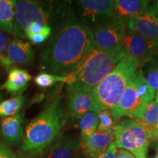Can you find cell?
<instances>
[{
    "label": "cell",
    "mask_w": 158,
    "mask_h": 158,
    "mask_svg": "<svg viewBox=\"0 0 158 158\" xmlns=\"http://www.w3.org/2000/svg\"><path fill=\"white\" fill-rule=\"evenodd\" d=\"M70 15L56 26L40 56L38 68L43 72L68 76L94 46L92 30Z\"/></svg>",
    "instance_id": "1"
},
{
    "label": "cell",
    "mask_w": 158,
    "mask_h": 158,
    "mask_svg": "<svg viewBox=\"0 0 158 158\" xmlns=\"http://www.w3.org/2000/svg\"><path fill=\"white\" fill-rule=\"evenodd\" d=\"M126 56L122 46L114 51H105L94 45L73 72L64 77L68 91H92Z\"/></svg>",
    "instance_id": "2"
},
{
    "label": "cell",
    "mask_w": 158,
    "mask_h": 158,
    "mask_svg": "<svg viewBox=\"0 0 158 158\" xmlns=\"http://www.w3.org/2000/svg\"><path fill=\"white\" fill-rule=\"evenodd\" d=\"M64 123V111L59 99L55 98L27 124L20 152H45L58 137Z\"/></svg>",
    "instance_id": "3"
},
{
    "label": "cell",
    "mask_w": 158,
    "mask_h": 158,
    "mask_svg": "<svg viewBox=\"0 0 158 158\" xmlns=\"http://www.w3.org/2000/svg\"><path fill=\"white\" fill-rule=\"evenodd\" d=\"M140 68L137 61L127 55L114 70L92 89L99 112L103 110H112L117 106L130 81Z\"/></svg>",
    "instance_id": "4"
},
{
    "label": "cell",
    "mask_w": 158,
    "mask_h": 158,
    "mask_svg": "<svg viewBox=\"0 0 158 158\" xmlns=\"http://www.w3.org/2000/svg\"><path fill=\"white\" fill-rule=\"evenodd\" d=\"M69 14L62 3L54 1L19 0L15 7V24L13 35L24 38V29L31 22L52 27Z\"/></svg>",
    "instance_id": "5"
},
{
    "label": "cell",
    "mask_w": 158,
    "mask_h": 158,
    "mask_svg": "<svg viewBox=\"0 0 158 158\" xmlns=\"http://www.w3.org/2000/svg\"><path fill=\"white\" fill-rule=\"evenodd\" d=\"M116 147L129 151L135 158H147L153 127L134 118H127L113 127Z\"/></svg>",
    "instance_id": "6"
},
{
    "label": "cell",
    "mask_w": 158,
    "mask_h": 158,
    "mask_svg": "<svg viewBox=\"0 0 158 158\" xmlns=\"http://www.w3.org/2000/svg\"><path fill=\"white\" fill-rule=\"evenodd\" d=\"M155 90L148 85L143 70L138 69L120 100L111 110L114 122L122 117L137 119L148 102L154 100Z\"/></svg>",
    "instance_id": "7"
},
{
    "label": "cell",
    "mask_w": 158,
    "mask_h": 158,
    "mask_svg": "<svg viewBox=\"0 0 158 158\" xmlns=\"http://www.w3.org/2000/svg\"><path fill=\"white\" fill-rule=\"evenodd\" d=\"M76 4L81 22L90 29L111 20L114 1L78 0Z\"/></svg>",
    "instance_id": "8"
},
{
    "label": "cell",
    "mask_w": 158,
    "mask_h": 158,
    "mask_svg": "<svg viewBox=\"0 0 158 158\" xmlns=\"http://www.w3.org/2000/svg\"><path fill=\"white\" fill-rule=\"evenodd\" d=\"M122 46L127 56H131L140 68L158 55V43L150 40L127 29L122 40Z\"/></svg>",
    "instance_id": "9"
},
{
    "label": "cell",
    "mask_w": 158,
    "mask_h": 158,
    "mask_svg": "<svg viewBox=\"0 0 158 158\" xmlns=\"http://www.w3.org/2000/svg\"><path fill=\"white\" fill-rule=\"evenodd\" d=\"M127 29L126 23L110 20L92 29L94 45L105 51H111L122 47V40Z\"/></svg>",
    "instance_id": "10"
},
{
    "label": "cell",
    "mask_w": 158,
    "mask_h": 158,
    "mask_svg": "<svg viewBox=\"0 0 158 158\" xmlns=\"http://www.w3.org/2000/svg\"><path fill=\"white\" fill-rule=\"evenodd\" d=\"M68 113L75 118L80 119L89 112L95 110L98 108L92 94V90H70L68 91Z\"/></svg>",
    "instance_id": "11"
},
{
    "label": "cell",
    "mask_w": 158,
    "mask_h": 158,
    "mask_svg": "<svg viewBox=\"0 0 158 158\" xmlns=\"http://www.w3.org/2000/svg\"><path fill=\"white\" fill-rule=\"evenodd\" d=\"M150 2L146 0H115L111 20L127 25L130 19L147 11Z\"/></svg>",
    "instance_id": "12"
},
{
    "label": "cell",
    "mask_w": 158,
    "mask_h": 158,
    "mask_svg": "<svg viewBox=\"0 0 158 158\" xmlns=\"http://www.w3.org/2000/svg\"><path fill=\"white\" fill-rule=\"evenodd\" d=\"M114 141L113 128L106 132L96 131L88 137L81 138V149L89 158H98Z\"/></svg>",
    "instance_id": "13"
},
{
    "label": "cell",
    "mask_w": 158,
    "mask_h": 158,
    "mask_svg": "<svg viewBox=\"0 0 158 158\" xmlns=\"http://www.w3.org/2000/svg\"><path fill=\"white\" fill-rule=\"evenodd\" d=\"M127 29L150 40L158 43V20L148 10L128 21Z\"/></svg>",
    "instance_id": "14"
},
{
    "label": "cell",
    "mask_w": 158,
    "mask_h": 158,
    "mask_svg": "<svg viewBox=\"0 0 158 158\" xmlns=\"http://www.w3.org/2000/svg\"><path fill=\"white\" fill-rule=\"evenodd\" d=\"M81 151V140L71 135H63L44 153L43 158H76Z\"/></svg>",
    "instance_id": "15"
},
{
    "label": "cell",
    "mask_w": 158,
    "mask_h": 158,
    "mask_svg": "<svg viewBox=\"0 0 158 158\" xmlns=\"http://www.w3.org/2000/svg\"><path fill=\"white\" fill-rule=\"evenodd\" d=\"M6 55L14 64L27 66L35 60V52L31 45L18 37L10 40Z\"/></svg>",
    "instance_id": "16"
},
{
    "label": "cell",
    "mask_w": 158,
    "mask_h": 158,
    "mask_svg": "<svg viewBox=\"0 0 158 158\" xmlns=\"http://www.w3.org/2000/svg\"><path fill=\"white\" fill-rule=\"evenodd\" d=\"M0 133L7 143L17 144L24 137L23 118L21 114L3 118L1 121Z\"/></svg>",
    "instance_id": "17"
},
{
    "label": "cell",
    "mask_w": 158,
    "mask_h": 158,
    "mask_svg": "<svg viewBox=\"0 0 158 158\" xmlns=\"http://www.w3.org/2000/svg\"><path fill=\"white\" fill-rule=\"evenodd\" d=\"M31 79V76L27 71L14 67L8 71L7 81L0 87L12 94L23 92Z\"/></svg>",
    "instance_id": "18"
},
{
    "label": "cell",
    "mask_w": 158,
    "mask_h": 158,
    "mask_svg": "<svg viewBox=\"0 0 158 158\" xmlns=\"http://www.w3.org/2000/svg\"><path fill=\"white\" fill-rule=\"evenodd\" d=\"M15 0H0V30L13 35L15 24Z\"/></svg>",
    "instance_id": "19"
},
{
    "label": "cell",
    "mask_w": 158,
    "mask_h": 158,
    "mask_svg": "<svg viewBox=\"0 0 158 158\" xmlns=\"http://www.w3.org/2000/svg\"><path fill=\"white\" fill-rule=\"evenodd\" d=\"M24 104V98L18 95L0 102V117H10L19 114Z\"/></svg>",
    "instance_id": "20"
},
{
    "label": "cell",
    "mask_w": 158,
    "mask_h": 158,
    "mask_svg": "<svg viewBox=\"0 0 158 158\" xmlns=\"http://www.w3.org/2000/svg\"><path fill=\"white\" fill-rule=\"evenodd\" d=\"M99 112L92 110L85 114L79 119V127L81 130V136L84 138L88 137L98 130Z\"/></svg>",
    "instance_id": "21"
},
{
    "label": "cell",
    "mask_w": 158,
    "mask_h": 158,
    "mask_svg": "<svg viewBox=\"0 0 158 158\" xmlns=\"http://www.w3.org/2000/svg\"><path fill=\"white\" fill-rule=\"evenodd\" d=\"M137 120L154 127L158 120V105L155 100H151L146 105Z\"/></svg>",
    "instance_id": "22"
},
{
    "label": "cell",
    "mask_w": 158,
    "mask_h": 158,
    "mask_svg": "<svg viewBox=\"0 0 158 158\" xmlns=\"http://www.w3.org/2000/svg\"><path fill=\"white\" fill-rule=\"evenodd\" d=\"M64 77H59L48 73H40L35 78V83L37 86L40 88H48L58 82L64 83Z\"/></svg>",
    "instance_id": "23"
},
{
    "label": "cell",
    "mask_w": 158,
    "mask_h": 158,
    "mask_svg": "<svg viewBox=\"0 0 158 158\" xmlns=\"http://www.w3.org/2000/svg\"><path fill=\"white\" fill-rule=\"evenodd\" d=\"M98 127L97 131L106 132L111 130L114 126V120L111 110H100L98 113Z\"/></svg>",
    "instance_id": "24"
},
{
    "label": "cell",
    "mask_w": 158,
    "mask_h": 158,
    "mask_svg": "<svg viewBox=\"0 0 158 158\" xmlns=\"http://www.w3.org/2000/svg\"><path fill=\"white\" fill-rule=\"evenodd\" d=\"M148 70L146 80L149 86L154 90H158V56L154 57Z\"/></svg>",
    "instance_id": "25"
},
{
    "label": "cell",
    "mask_w": 158,
    "mask_h": 158,
    "mask_svg": "<svg viewBox=\"0 0 158 158\" xmlns=\"http://www.w3.org/2000/svg\"><path fill=\"white\" fill-rule=\"evenodd\" d=\"M52 30V27H49V26H45L40 32L37 33V34L28 35L26 36V37L35 44H40V43L45 42L51 36Z\"/></svg>",
    "instance_id": "26"
},
{
    "label": "cell",
    "mask_w": 158,
    "mask_h": 158,
    "mask_svg": "<svg viewBox=\"0 0 158 158\" xmlns=\"http://www.w3.org/2000/svg\"><path fill=\"white\" fill-rule=\"evenodd\" d=\"M0 158H16V154L8 144L0 140Z\"/></svg>",
    "instance_id": "27"
},
{
    "label": "cell",
    "mask_w": 158,
    "mask_h": 158,
    "mask_svg": "<svg viewBox=\"0 0 158 158\" xmlns=\"http://www.w3.org/2000/svg\"><path fill=\"white\" fill-rule=\"evenodd\" d=\"M10 42L7 33L0 30V58L6 56V51Z\"/></svg>",
    "instance_id": "28"
},
{
    "label": "cell",
    "mask_w": 158,
    "mask_h": 158,
    "mask_svg": "<svg viewBox=\"0 0 158 158\" xmlns=\"http://www.w3.org/2000/svg\"><path fill=\"white\" fill-rule=\"evenodd\" d=\"M45 25L41 24V23L37 22H31L24 29L25 37L27 35L31 34H37V33L40 32L44 28Z\"/></svg>",
    "instance_id": "29"
},
{
    "label": "cell",
    "mask_w": 158,
    "mask_h": 158,
    "mask_svg": "<svg viewBox=\"0 0 158 158\" xmlns=\"http://www.w3.org/2000/svg\"><path fill=\"white\" fill-rule=\"evenodd\" d=\"M116 152H117V147H116V144L114 141L110 144L108 149L99 156L98 158H115Z\"/></svg>",
    "instance_id": "30"
},
{
    "label": "cell",
    "mask_w": 158,
    "mask_h": 158,
    "mask_svg": "<svg viewBox=\"0 0 158 158\" xmlns=\"http://www.w3.org/2000/svg\"><path fill=\"white\" fill-rule=\"evenodd\" d=\"M45 153V152H44ZM44 153H21L16 154V158H43Z\"/></svg>",
    "instance_id": "31"
},
{
    "label": "cell",
    "mask_w": 158,
    "mask_h": 158,
    "mask_svg": "<svg viewBox=\"0 0 158 158\" xmlns=\"http://www.w3.org/2000/svg\"><path fill=\"white\" fill-rule=\"evenodd\" d=\"M115 158H135V157L129 151L120 149L116 152Z\"/></svg>",
    "instance_id": "32"
},
{
    "label": "cell",
    "mask_w": 158,
    "mask_h": 158,
    "mask_svg": "<svg viewBox=\"0 0 158 158\" xmlns=\"http://www.w3.org/2000/svg\"><path fill=\"white\" fill-rule=\"evenodd\" d=\"M148 10L158 20V0L153 2L152 3H151V5L149 3L148 6Z\"/></svg>",
    "instance_id": "33"
},
{
    "label": "cell",
    "mask_w": 158,
    "mask_h": 158,
    "mask_svg": "<svg viewBox=\"0 0 158 158\" xmlns=\"http://www.w3.org/2000/svg\"><path fill=\"white\" fill-rule=\"evenodd\" d=\"M153 135L154 138L158 140V120L153 127Z\"/></svg>",
    "instance_id": "34"
},
{
    "label": "cell",
    "mask_w": 158,
    "mask_h": 158,
    "mask_svg": "<svg viewBox=\"0 0 158 158\" xmlns=\"http://www.w3.org/2000/svg\"><path fill=\"white\" fill-rule=\"evenodd\" d=\"M76 158H89V157L86 155H84V153L83 152L81 151H81L79 152L78 155V156H77Z\"/></svg>",
    "instance_id": "35"
},
{
    "label": "cell",
    "mask_w": 158,
    "mask_h": 158,
    "mask_svg": "<svg viewBox=\"0 0 158 158\" xmlns=\"http://www.w3.org/2000/svg\"><path fill=\"white\" fill-rule=\"evenodd\" d=\"M155 102H157V105H158V90L157 91V92H156V93H155Z\"/></svg>",
    "instance_id": "36"
},
{
    "label": "cell",
    "mask_w": 158,
    "mask_h": 158,
    "mask_svg": "<svg viewBox=\"0 0 158 158\" xmlns=\"http://www.w3.org/2000/svg\"><path fill=\"white\" fill-rule=\"evenodd\" d=\"M2 77V70L1 66H0V80H1Z\"/></svg>",
    "instance_id": "37"
},
{
    "label": "cell",
    "mask_w": 158,
    "mask_h": 158,
    "mask_svg": "<svg viewBox=\"0 0 158 158\" xmlns=\"http://www.w3.org/2000/svg\"><path fill=\"white\" fill-rule=\"evenodd\" d=\"M2 89H1V87H0V102H1V100H2Z\"/></svg>",
    "instance_id": "38"
},
{
    "label": "cell",
    "mask_w": 158,
    "mask_h": 158,
    "mask_svg": "<svg viewBox=\"0 0 158 158\" xmlns=\"http://www.w3.org/2000/svg\"><path fill=\"white\" fill-rule=\"evenodd\" d=\"M155 158H158V155H156V157H155Z\"/></svg>",
    "instance_id": "39"
},
{
    "label": "cell",
    "mask_w": 158,
    "mask_h": 158,
    "mask_svg": "<svg viewBox=\"0 0 158 158\" xmlns=\"http://www.w3.org/2000/svg\"><path fill=\"white\" fill-rule=\"evenodd\" d=\"M157 155H158V147H157Z\"/></svg>",
    "instance_id": "40"
},
{
    "label": "cell",
    "mask_w": 158,
    "mask_h": 158,
    "mask_svg": "<svg viewBox=\"0 0 158 158\" xmlns=\"http://www.w3.org/2000/svg\"><path fill=\"white\" fill-rule=\"evenodd\" d=\"M157 141H158V140H157Z\"/></svg>",
    "instance_id": "41"
}]
</instances>
